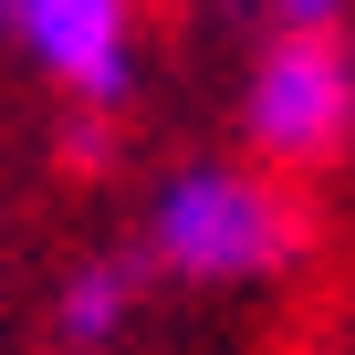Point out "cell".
Masks as SVG:
<instances>
[{
    "label": "cell",
    "instance_id": "cell-5",
    "mask_svg": "<svg viewBox=\"0 0 355 355\" xmlns=\"http://www.w3.org/2000/svg\"><path fill=\"white\" fill-rule=\"evenodd\" d=\"M261 11H272V32H334L345 0H261Z\"/></svg>",
    "mask_w": 355,
    "mask_h": 355
},
{
    "label": "cell",
    "instance_id": "cell-2",
    "mask_svg": "<svg viewBox=\"0 0 355 355\" xmlns=\"http://www.w3.org/2000/svg\"><path fill=\"white\" fill-rule=\"evenodd\" d=\"M241 146L272 178L355 157V42L345 32H272L241 63Z\"/></svg>",
    "mask_w": 355,
    "mask_h": 355
},
{
    "label": "cell",
    "instance_id": "cell-1",
    "mask_svg": "<svg viewBox=\"0 0 355 355\" xmlns=\"http://www.w3.org/2000/svg\"><path fill=\"white\" fill-rule=\"evenodd\" d=\"M303 251H313L303 199L272 167H251V157H189V167H167L157 199H146V261L167 282L241 293V282H282Z\"/></svg>",
    "mask_w": 355,
    "mask_h": 355
},
{
    "label": "cell",
    "instance_id": "cell-4",
    "mask_svg": "<svg viewBox=\"0 0 355 355\" xmlns=\"http://www.w3.org/2000/svg\"><path fill=\"white\" fill-rule=\"evenodd\" d=\"M125 313H136V272L94 251V261H73L63 293H53V345H63V355H115Z\"/></svg>",
    "mask_w": 355,
    "mask_h": 355
},
{
    "label": "cell",
    "instance_id": "cell-3",
    "mask_svg": "<svg viewBox=\"0 0 355 355\" xmlns=\"http://www.w3.org/2000/svg\"><path fill=\"white\" fill-rule=\"evenodd\" d=\"M0 42H11L53 94H73L84 115L136 94L146 32H136V0H0Z\"/></svg>",
    "mask_w": 355,
    "mask_h": 355
}]
</instances>
